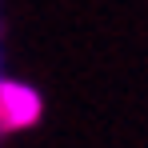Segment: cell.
Segmentation results:
<instances>
[{"label":"cell","mask_w":148,"mask_h":148,"mask_svg":"<svg viewBox=\"0 0 148 148\" xmlns=\"http://www.w3.org/2000/svg\"><path fill=\"white\" fill-rule=\"evenodd\" d=\"M44 116V100L32 84L0 80V124L4 128H32Z\"/></svg>","instance_id":"6da1fadb"}]
</instances>
